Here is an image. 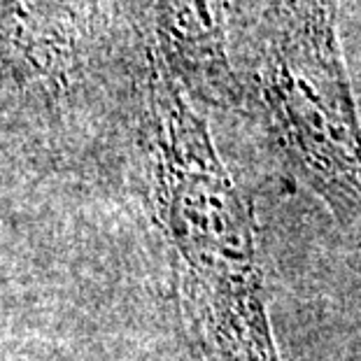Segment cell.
Wrapping results in <instances>:
<instances>
[{"label": "cell", "mask_w": 361, "mask_h": 361, "mask_svg": "<svg viewBox=\"0 0 361 361\" xmlns=\"http://www.w3.org/2000/svg\"><path fill=\"white\" fill-rule=\"evenodd\" d=\"M78 0H0V37L40 71H59L73 59Z\"/></svg>", "instance_id": "4"}, {"label": "cell", "mask_w": 361, "mask_h": 361, "mask_svg": "<svg viewBox=\"0 0 361 361\" xmlns=\"http://www.w3.org/2000/svg\"><path fill=\"white\" fill-rule=\"evenodd\" d=\"M154 201L180 257L184 289L217 361H280L266 314L257 224L203 119L152 61Z\"/></svg>", "instance_id": "1"}, {"label": "cell", "mask_w": 361, "mask_h": 361, "mask_svg": "<svg viewBox=\"0 0 361 361\" xmlns=\"http://www.w3.org/2000/svg\"><path fill=\"white\" fill-rule=\"evenodd\" d=\"M231 0H157L159 37L168 66L194 94L235 107L243 91L228 59Z\"/></svg>", "instance_id": "3"}, {"label": "cell", "mask_w": 361, "mask_h": 361, "mask_svg": "<svg viewBox=\"0 0 361 361\" xmlns=\"http://www.w3.org/2000/svg\"><path fill=\"white\" fill-rule=\"evenodd\" d=\"M341 0H271L252 35L264 124L343 226L361 231V119L338 40Z\"/></svg>", "instance_id": "2"}]
</instances>
